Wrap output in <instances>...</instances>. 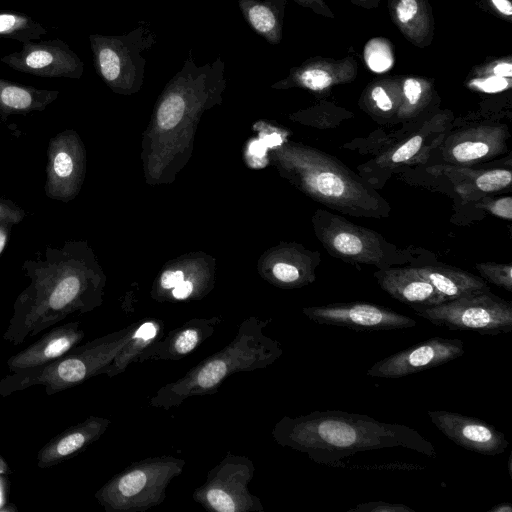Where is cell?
<instances>
[{
	"mask_svg": "<svg viewBox=\"0 0 512 512\" xmlns=\"http://www.w3.org/2000/svg\"><path fill=\"white\" fill-rule=\"evenodd\" d=\"M45 194L64 203L78 194L84 174V150L73 130L52 137L47 147Z\"/></svg>",
	"mask_w": 512,
	"mask_h": 512,
	"instance_id": "cell-12",
	"label": "cell"
},
{
	"mask_svg": "<svg viewBox=\"0 0 512 512\" xmlns=\"http://www.w3.org/2000/svg\"><path fill=\"white\" fill-rule=\"evenodd\" d=\"M451 116L440 113L427 120L420 129L398 145L388 149L370 162L359 166L362 174H369L368 180L377 172L384 176L404 164L424 161L432 148H437L445 138Z\"/></svg>",
	"mask_w": 512,
	"mask_h": 512,
	"instance_id": "cell-15",
	"label": "cell"
},
{
	"mask_svg": "<svg viewBox=\"0 0 512 512\" xmlns=\"http://www.w3.org/2000/svg\"><path fill=\"white\" fill-rule=\"evenodd\" d=\"M184 280V274L182 271H165L160 280V285L164 290H172L176 285Z\"/></svg>",
	"mask_w": 512,
	"mask_h": 512,
	"instance_id": "cell-39",
	"label": "cell"
},
{
	"mask_svg": "<svg viewBox=\"0 0 512 512\" xmlns=\"http://www.w3.org/2000/svg\"><path fill=\"white\" fill-rule=\"evenodd\" d=\"M47 29L29 15L18 11H0V37L27 43L39 40Z\"/></svg>",
	"mask_w": 512,
	"mask_h": 512,
	"instance_id": "cell-29",
	"label": "cell"
},
{
	"mask_svg": "<svg viewBox=\"0 0 512 512\" xmlns=\"http://www.w3.org/2000/svg\"><path fill=\"white\" fill-rule=\"evenodd\" d=\"M445 176L454 184L456 194L467 201H477L488 194L506 190L512 181L511 170L504 168L471 170L467 166L451 165Z\"/></svg>",
	"mask_w": 512,
	"mask_h": 512,
	"instance_id": "cell-24",
	"label": "cell"
},
{
	"mask_svg": "<svg viewBox=\"0 0 512 512\" xmlns=\"http://www.w3.org/2000/svg\"><path fill=\"white\" fill-rule=\"evenodd\" d=\"M512 511V505L511 503H500L496 506H493L491 509L488 510V512H511Z\"/></svg>",
	"mask_w": 512,
	"mask_h": 512,
	"instance_id": "cell-45",
	"label": "cell"
},
{
	"mask_svg": "<svg viewBox=\"0 0 512 512\" xmlns=\"http://www.w3.org/2000/svg\"><path fill=\"white\" fill-rule=\"evenodd\" d=\"M156 41L155 32L144 20L120 35L90 34L94 68L115 91L132 90L143 80L147 63L143 53L150 50Z\"/></svg>",
	"mask_w": 512,
	"mask_h": 512,
	"instance_id": "cell-8",
	"label": "cell"
},
{
	"mask_svg": "<svg viewBox=\"0 0 512 512\" xmlns=\"http://www.w3.org/2000/svg\"><path fill=\"white\" fill-rule=\"evenodd\" d=\"M162 331L163 324L158 320L147 319L138 322L131 337L115 356L112 363L104 370L103 375L112 378L123 373L130 363L136 362L137 357L145 348L163 336Z\"/></svg>",
	"mask_w": 512,
	"mask_h": 512,
	"instance_id": "cell-28",
	"label": "cell"
},
{
	"mask_svg": "<svg viewBox=\"0 0 512 512\" xmlns=\"http://www.w3.org/2000/svg\"><path fill=\"white\" fill-rule=\"evenodd\" d=\"M364 59L370 70L382 73L393 65L392 46L383 38L371 39L365 45Z\"/></svg>",
	"mask_w": 512,
	"mask_h": 512,
	"instance_id": "cell-32",
	"label": "cell"
},
{
	"mask_svg": "<svg viewBox=\"0 0 512 512\" xmlns=\"http://www.w3.org/2000/svg\"><path fill=\"white\" fill-rule=\"evenodd\" d=\"M220 322L219 317L189 320L152 342L137 357L136 362L180 360L210 338Z\"/></svg>",
	"mask_w": 512,
	"mask_h": 512,
	"instance_id": "cell-20",
	"label": "cell"
},
{
	"mask_svg": "<svg viewBox=\"0 0 512 512\" xmlns=\"http://www.w3.org/2000/svg\"><path fill=\"white\" fill-rule=\"evenodd\" d=\"M432 96V84L425 79L408 77L401 83V104L396 118L410 120L418 116Z\"/></svg>",
	"mask_w": 512,
	"mask_h": 512,
	"instance_id": "cell-30",
	"label": "cell"
},
{
	"mask_svg": "<svg viewBox=\"0 0 512 512\" xmlns=\"http://www.w3.org/2000/svg\"><path fill=\"white\" fill-rule=\"evenodd\" d=\"M299 166L306 191L330 209L355 217L390 215L391 206L376 189L337 158L312 149Z\"/></svg>",
	"mask_w": 512,
	"mask_h": 512,
	"instance_id": "cell-5",
	"label": "cell"
},
{
	"mask_svg": "<svg viewBox=\"0 0 512 512\" xmlns=\"http://www.w3.org/2000/svg\"><path fill=\"white\" fill-rule=\"evenodd\" d=\"M354 5L364 9H375L378 8L380 0H348Z\"/></svg>",
	"mask_w": 512,
	"mask_h": 512,
	"instance_id": "cell-44",
	"label": "cell"
},
{
	"mask_svg": "<svg viewBox=\"0 0 512 512\" xmlns=\"http://www.w3.org/2000/svg\"><path fill=\"white\" fill-rule=\"evenodd\" d=\"M12 226L13 225L10 223H0V254L2 253L9 240Z\"/></svg>",
	"mask_w": 512,
	"mask_h": 512,
	"instance_id": "cell-43",
	"label": "cell"
},
{
	"mask_svg": "<svg viewBox=\"0 0 512 512\" xmlns=\"http://www.w3.org/2000/svg\"><path fill=\"white\" fill-rule=\"evenodd\" d=\"M413 310L448 330L473 331L480 335H498L512 330V303L491 290Z\"/></svg>",
	"mask_w": 512,
	"mask_h": 512,
	"instance_id": "cell-9",
	"label": "cell"
},
{
	"mask_svg": "<svg viewBox=\"0 0 512 512\" xmlns=\"http://www.w3.org/2000/svg\"><path fill=\"white\" fill-rule=\"evenodd\" d=\"M26 217V212L13 201L0 197V223L16 225Z\"/></svg>",
	"mask_w": 512,
	"mask_h": 512,
	"instance_id": "cell-37",
	"label": "cell"
},
{
	"mask_svg": "<svg viewBox=\"0 0 512 512\" xmlns=\"http://www.w3.org/2000/svg\"><path fill=\"white\" fill-rule=\"evenodd\" d=\"M277 444L308 455L317 464L344 467L358 452L404 448L435 458L434 445L416 430L339 410L284 416L272 429Z\"/></svg>",
	"mask_w": 512,
	"mask_h": 512,
	"instance_id": "cell-2",
	"label": "cell"
},
{
	"mask_svg": "<svg viewBox=\"0 0 512 512\" xmlns=\"http://www.w3.org/2000/svg\"><path fill=\"white\" fill-rule=\"evenodd\" d=\"M268 321L249 317L241 322L233 339L204 358L179 379L160 387L150 398L154 408L169 410L195 396L212 395L230 376L267 368L283 354L279 341L264 333Z\"/></svg>",
	"mask_w": 512,
	"mask_h": 512,
	"instance_id": "cell-3",
	"label": "cell"
},
{
	"mask_svg": "<svg viewBox=\"0 0 512 512\" xmlns=\"http://www.w3.org/2000/svg\"><path fill=\"white\" fill-rule=\"evenodd\" d=\"M468 86L471 89L479 90L485 93H497L507 90L511 87V78L495 75H483L470 80Z\"/></svg>",
	"mask_w": 512,
	"mask_h": 512,
	"instance_id": "cell-35",
	"label": "cell"
},
{
	"mask_svg": "<svg viewBox=\"0 0 512 512\" xmlns=\"http://www.w3.org/2000/svg\"><path fill=\"white\" fill-rule=\"evenodd\" d=\"M300 6L304 8H308L312 10L314 13L328 17L334 18V13L331 11L330 7L327 5L325 0H293Z\"/></svg>",
	"mask_w": 512,
	"mask_h": 512,
	"instance_id": "cell-38",
	"label": "cell"
},
{
	"mask_svg": "<svg viewBox=\"0 0 512 512\" xmlns=\"http://www.w3.org/2000/svg\"><path fill=\"white\" fill-rule=\"evenodd\" d=\"M481 278L500 288L512 292V265L495 262H481L475 265Z\"/></svg>",
	"mask_w": 512,
	"mask_h": 512,
	"instance_id": "cell-33",
	"label": "cell"
},
{
	"mask_svg": "<svg viewBox=\"0 0 512 512\" xmlns=\"http://www.w3.org/2000/svg\"><path fill=\"white\" fill-rule=\"evenodd\" d=\"M492 7L502 16L511 18L512 4L510 0H489Z\"/></svg>",
	"mask_w": 512,
	"mask_h": 512,
	"instance_id": "cell-42",
	"label": "cell"
},
{
	"mask_svg": "<svg viewBox=\"0 0 512 512\" xmlns=\"http://www.w3.org/2000/svg\"><path fill=\"white\" fill-rule=\"evenodd\" d=\"M287 0H238V6L249 27L266 42L278 45L283 38Z\"/></svg>",
	"mask_w": 512,
	"mask_h": 512,
	"instance_id": "cell-26",
	"label": "cell"
},
{
	"mask_svg": "<svg viewBox=\"0 0 512 512\" xmlns=\"http://www.w3.org/2000/svg\"><path fill=\"white\" fill-rule=\"evenodd\" d=\"M22 268L30 282L16 297L3 333V339L12 345L101 304V282L89 266L81 242L47 247L43 258L28 259Z\"/></svg>",
	"mask_w": 512,
	"mask_h": 512,
	"instance_id": "cell-1",
	"label": "cell"
},
{
	"mask_svg": "<svg viewBox=\"0 0 512 512\" xmlns=\"http://www.w3.org/2000/svg\"><path fill=\"white\" fill-rule=\"evenodd\" d=\"M374 277L387 294L410 307H428L444 303L437 290L422 276L417 267L378 269Z\"/></svg>",
	"mask_w": 512,
	"mask_h": 512,
	"instance_id": "cell-22",
	"label": "cell"
},
{
	"mask_svg": "<svg viewBox=\"0 0 512 512\" xmlns=\"http://www.w3.org/2000/svg\"><path fill=\"white\" fill-rule=\"evenodd\" d=\"M58 96L57 90L36 88L0 78V117L43 111Z\"/></svg>",
	"mask_w": 512,
	"mask_h": 512,
	"instance_id": "cell-27",
	"label": "cell"
},
{
	"mask_svg": "<svg viewBox=\"0 0 512 512\" xmlns=\"http://www.w3.org/2000/svg\"><path fill=\"white\" fill-rule=\"evenodd\" d=\"M437 429L460 447L485 456H496L508 447L505 435L475 417L445 410H428Z\"/></svg>",
	"mask_w": 512,
	"mask_h": 512,
	"instance_id": "cell-16",
	"label": "cell"
},
{
	"mask_svg": "<svg viewBox=\"0 0 512 512\" xmlns=\"http://www.w3.org/2000/svg\"><path fill=\"white\" fill-rule=\"evenodd\" d=\"M364 102L373 116L384 120L396 117L401 104V85L392 80L373 84Z\"/></svg>",
	"mask_w": 512,
	"mask_h": 512,
	"instance_id": "cell-31",
	"label": "cell"
},
{
	"mask_svg": "<svg viewBox=\"0 0 512 512\" xmlns=\"http://www.w3.org/2000/svg\"><path fill=\"white\" fill-rule=\"evenodd\" d=\"M0 61L18 72L47 78L79 79L84 71L80 57L59 38L24 43Z\"/></svg>",
	"mask_w": 512,
	"mask_h": 512,
	"instance_id": "cell-13",
	"label": "cell"
},
{
	"mask_svg": "<svg viewBox=\"0 0 512 512\" xmlns=\"http://www.w3.org/2000/svg\"><path fill=\"white\" fill-rule=\"evenodd\" d=\"M194 291V284L189 280H183L171 290V295L174 299L184 300L188 299Z\"/></svg>",
	"mask_w": 512,
	"mask_h": 512,
	"instance_id": "cell-40",
	"label": "cell"
},
{
	"mask_svg": "<svg viewBox=\"0 0 512 512\" xmlns=\"http://www.w3.org/2000/svg\"><path fill=\"white\" fill-rule=\"evenodd\" d=\"M476 206L489 212L501 219L512 220V197L504 196L501 198H492L488 196L481 197L476 201Z\"/></svg>",
	"mask_w": 512,
	"mask_h": 512,
	"instance_id": "cell-34",
	"label": "cell"
},
{
	"mask_svg": "<svg viewBox=\"0 0 512 512\" xmlns=\"http://www.w3.org/2000/svg\"><path fill=\"white\" fill-rule=\"evenodd\" d=\"M79 321L56 326L37 341L7 360L10 372H21L45 366L69 352L84 338Z\"/></svg>",
	"mask_w": 512,
	"mask_h": 512,
	"instance_id": "cell-18",
	"label": "cell"
},
{
	"mask_svg": "<svg viewBox=\"0 0 512 512\" xmlns=\"http://www.w3.org/2000/svg\"><path fill=\"white\" fill-rule=\"evenodd\" d=\"M422 275L446 301L490 291L487 282L474 274L444 264L417 267Z\"/></svg>",
	"mask_w": 512,
	"mask_h": 512,
	"instance_id": "cell-25",
	"label": "cell"
},
{
	"mask_svg": "<svg viewBox=\"0 0 512 512\" xmlns=\"http://www.w3.org/2000/svg\"><path fill=\"white\" fill-rule=\"evenodd\" d=\"M138 322L112 333L77 345L69 352L45 366L11 372L0 379V396L6 397L32 386L42 385L47 395H53L91 377L103 375L115 356L131 337Z\"/></svg>",
	"mask_w": 512,
	"mask_h": 512,
	"instance_id": "cell-4",
	"label": "cell"
},
{
	"mask_svg": "<svg viewBox=\"0 0 512 512\" xmlns=\"http://www.w3.org/2000/svg\"><path fill=\"white\" fill-rule=\"evenodd\" d=\"M111 420L91 415L50 439L37 454L39 468H49L68 460L97 441L108 429Z\"/></svg>",
	"mask_w": 512,
	"mask_h": 512,
	"instance_id": "cell-21",
	"label": "cell"
},
{
	"mask_svg": "<svg viewBox=\"0 0 512 512\" xmlns=\"http://www.w3.org/2000/svg\"><path fill=\"white\" fill-rule=\"evenodd\" d=\"M348 512H415L405 504H393L383 501H373L357 504Z\"/></svg>",
	"mask_w": 512,
	"mask_h": 512,
	"instance_id": "cell-36",
	"label": "cell"
},
{
	"mask_svg": "<svg viewBox=\"0 0 512 512\" xmlns=\"http://www.w3.org/2000/svg\"><path fill=\"white\" fill-rule=\"evenodd\" d=\"M185 461L172 455L133 462L95 493L106 512H144L160 505L168 485L181 475Z\"/></svg>",
	"mask_w": 512,
	"mask_h": 512,
	"instance_id": "cell-6",
	"label": "cell"
},
{
	"mask_svg": "<svg viewBox=\"0 0 512 512\" xmlns=\"http://www.w3.org/2000/svg\"><path fill=\"white\" fill-rule=\"evenodd\" d=\"M508 137L503 125H479L449 135L438 147L449 165L471 166L504 153Z\"/></svg>",
	"mask_w": 512,
	"mask_h": 512,
	"instance_id": "cell-17",
	"label": "cell"
},
{
	"mask_svg": "<svg viewBox=\"0 0 512 512\" xmlns=\"http://www.w3.org/2000/svg\"><path fill=\"white\" fill-rule=\"evenodd\" d=\"M356 75L357 62L352 57L340 60L313 57L291 68L289 75L274 86H296L320 93L336 85L352 82Z\"/></svg>",
	"mask_w": 512,
	"mask_h": 512,
	"instance_id": "cell-19",
	"label": "cell"
},
{
	"mask_svg": "<svg viewBox=\"0 0 512 512\" xmlns=\"http://www.w3.org/2000/svg\"><path fill=\"white\" fill-rule=\"evenodd\" d=\"M489 73H492L491 75L500 76V77H506L511 78L512 76V63L510 60L508 61H500L494 64L490 70ZM484 73V74H489Z\"/></svg>",
	"mask_w": 512,
	"mask_h": 512,
	"instance_id": "cell-41",
	"label": "cell"
},
{
	"mask_svg": "<svg viewBox=\"0 0 512 512\" xmlns=\"http://www.w3.org/2000/svg\"><path fill=\"white\" fill-rule=\"evenodd\" d=\"M313 222L318 239L334 258L374 265L378 269L402 265L410 259L408 252L398 249L378 232L338 214L317 210Z\"/></svg>",
	"mask_w": 512,
	"mask_h": 512,
	"instance_id": "cell-7",
	"label": "cell"
},
{
	"mask_svg": "<svg viewBox=\"0 0 512 512\" xmlns=\"http://www.w3.org/2000/svg\"><path fill=\"white\" fill-rule=\"evenodd\" d=\"M464 352L465 345L461 339L435 336L375 362L367 375L402 378L446 364L461 357Z\"/></svg>",
	"mask_w": 512,
	"mask_h": 512,
	"instance_id": "cell-14",
	"label": "cell"
},
{
	"mask_svg": "<svg viewBox=\"0 0 512 512\" xmlns=\"http://www.w3.org/2000/svg\"><path fill=\"white\" fill-rule=\"evenodd\" d=\"M255 473L253 461L228 452L207 473L205 482L192 494L195 502L213 512H263L261 500L248 485Z\"/></svg>",
	"mask_w": 512,
	"mask_h": 512,
	"instance_id": "cell-10",
	"label": "cell"
},
{
	"mask_svg": "<svg viewBox=\"0 0 512 512\" xmlns=\"http://www.w3.org/2000/svg\"><path fill=\"white\" fill-rule=\"evenodd\" d=\"M310 320L355 331L410 329L416 321L385 306L368 302L331 303L303 308Z\"/></svg>",
	"mask_w": 512,
	"mask_h": 512,
	"instance_id": "cell-11",
	"label": "cell"
},
{
	"mask_svg": "<svg viewBox=\"0 0 512 512\" xmlns=\"http://www.w3.org/2000/svg\"><path fill=\"white\" fill-rule=\"evenodd\" d=\"M391 20L404 37L419 48L428 47L434 36V18L428 0H388Z\"/></svg>",
	"mask_w": 512,
	"mask_h": 512,
	"instance_id": "cell-23",
	"label": "cell"
},
{
	"mask_svg": "<svg viewBox=\"0 0 512 512\" xmlns=\"http://www.w3.org/2000/svg\"><path fill=\"white\" fill-rule=\"evenodd\" d=\"M9 472V467L6 461L0 455V474H6Z\"/></svg>",
	"mask_w": 512,
	"mask_h": 512,
	"instance_id": "cell-46",
	"label": "cell"
}]
</instances>
